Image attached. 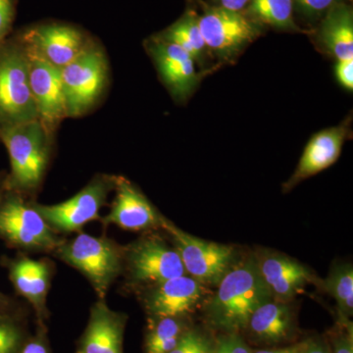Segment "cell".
I'll return each mask as SVG.
<instances>
[{"label": "cell", "mask_w": 353, "mask_h": 353, "mask_svg": "<svg viewBox=\"0 0 353 353\" xmlns=\"http://www.w3.org/2000/svg\"><path fill=\"white\" fill-rule=\"evenodd\" d=\"M324 290L336 299L341 316L353 314V269L350 264L334 266L322 282Z\"/></svg>", "instance_id": "24"}, {"label": "cell", "mask_w": 353, "mask_h": 353, "mask_svg": "<svg viewBox=\"0 0 353 353\" xmlns=\"http://www.w3.org/2000/svg\"><path fill=\"white\" fill-rule=\"evenodd\" d=\"M67 118L82 117L101 101L109 83L108 58L94 41L61 69Z\"/></svg>", "instance_id": "5"}, {"label": "cell", "mask_w": 353, "mask_h": 353, "mask_svg": "<svg viewBox=\"0 0 353 353\" xmlns=\"http://www.w3.org/2000/svg\"><path fill=\"white\" fill-rule=\"evenodd\" d=\"M199 333L196 331H187L181 341H179L176 347L174 348L172 352L169 353H190L192 348H194V343H196Z\"/></svg>", "instance_id": "32"}, {"label": "cell", "mask_w": 353, "mask_h": 353, "mask_svg": "<svg viewBox=\"0 0 353 353\" xmlns=\"http://www.w3.org/2000/svg\"><path fill=\"white\" fill-rule=\"evenodd\" d=\"M206 48L223 60H231L260 34L259 23L243 12L208 7L199 17Z\"/></svg>", "instance_id": "9"}, {"label": "cell", "mask_w": 353, "mask_h": 353, "mask_svg": "<svg viewBox=\"0 0 353 353\" xmlns=\"http://www.w3.org/2000/svg\"><path fill=\"white\" fill-rule=\"evenodd\" d=\"M24 48L29 63L30 88L39 119L55 134L62 121L67 118L61 70L48 63L25 46Z\"/></svg>", "instance_id": "12"}, {"label": "cell", "mask_w": 353, "mask_h": 353, "mask_svg": "<svg viewBox=\"0 0 353 353\" xmlns=\"http://www.w3.org/2000/svg\"><path fill=\"white\" fill-rule=\"evenodd\" d=\"M292 0H250L245 14L255 22L285 31L303 32L294 22Z\"/></svg>", "instance_id": "23"}, {"label": "cell", "mask_w": 353, "mask_h": 353, "mask_svg": "<svg viewBox=\"0 0 353 353\" xmlns=\"http://www.w3.org/2000/svg\"><path fill=\"white\" fill-rule=\"evenodd\" d=\"M303 353H330L328 345L321 341L308 340Z\"/></svg>", "instance_id": "36"}, {"label": "cell", "mask_w": 353, "mask_h": 353, "mask_svg": "<svg viewBox=\"0 0 353 353\" xmlns=\"http://www.w3.org/2000/svg\"><path fill=\"white\" fill-rule=\"evenodd\" d=\"M116 179L117 176L97 174L68 201L53 205H44L34 201L32 204L55 233H80L85 224L99 219L102 206L115 189Z\"/></svg>", "instance_id": "7"}, {"label": "cell", "mask_w": 353, "mask_h": 353, "mask_svg": "<svg viewBox=\"0 0 353 353\" xmlns=\"http://www.w3.org/2000/svg\"><path fill=\"white\" fill-rule=\"evenodd\" d=\"M0 141L10 161L6 190L23 196H34L41 189L50 166L54 132L37 119L1 130Z\"/></svg>", "instance_id": "1"}, {"label": "cell", "mask_w": 353, "mask_h": 353, "mask_svg": "<svg viewBox=\"0 0 353 353\" xmlns=\"http://www.w3.org/2000/svg\"><path fill=\"white\" fill-rule=\"evenodd\" d=\"M255 261L272 297L277 301H288L306 285L316 282L314 275L306 267L285 255L261 253Z\"/></svg>", "instance_id": "16"}, {"label": "cell", "mask_w": 353, "mask_h": 353, "mask_svg": "<svg viewBox=\"0 0 353 353\" xmlns=\"http://www.w3.org/2000/svg\"><path fill=\"white\" fill-rule=\"evenodd\" d=\"M22 343V329L13 313H0V353H18Z\"/></svg>", "instance_id": "26"}, {"label": "cell", "mask_w": 353, "mask_h": 353, "mask_svg": "<svg viewBox=\"0 0 353 353\" xmlns=\"http://www.w3.org/2000/svg\"><path fill=\"white\" fill-rule=\"evenodd\" d=\"M213 353H252L238 333H228L218 341Z\"/></svg>", "instance_id": "29"}, {"label": "cell", "mask_w": 353, "mask_h": 353, "mask_svg": "<svg viewBox=\"0 0 353 353\" xmlns=\"http://www.w3.org/2000/svg\"><path fill=\"white\" fill-rule=\"evenodd\" d=\"M185 330L181 318H158V322L146 338V352L148 353H169L181 341Z\"/></svg>", "instance_id": "25"}, {"label": "cell", "mask_w": 353, "mask_h": 353, "mask_svg": "<svg viewBox=\"0 0 353 353\" xmlns=\"http://www.w3.org/2000/svg\"><path fill=\"white\" fill-rule=\"evenodd\" d=\"M297 9L307 18L322 17L341 0H292Z\"/></svg>", "instance_id": "28"}, {"label": "cell", "mask_w": 353, "mask_h": 353, "mask_svg": "<svg viewBox=\"0 0 353 353\" xmlns=\"http://www.w3.org/2000/svg\"><path fill=\"white\" fill-rule=\"evenodd\" d=\"M272 299L256 261L248 259L232 267L221 280L206 314L213 326L228 333H238L248 327L255 309Z\"/></svg>", "instance_id": "2"}, {"label": "cell", "mask_w": 353, "mask_h": 353, "mask_svg": "<svg viewBox=\"0 0 353 353\" xmlns=\"http://www.w3.org/2000/svg\"><path fill=\"white\" fill-rule=\"evenodd\" d=\"M145 46L160 80L172 97L178 101H185L199 80L194 58L180 46L163 41L157 34L148 39Z\"/></svg>", "instance_id": "13"}, {"label": "cell", "mask_w": 353, "mask_h": 353, "mask_svg": "<svg viewBox=\"0 0 353 353\" xmlns=\"http://www.w3.org/2000/svg\"><path fill=\"white\" fill-rule=\"evenodd\" d=\"M15 303L10 296L0 292V313H13Z\"/></svg>", "instance_id": "38"}, {"label": "cell", "mask_w": 353, "mask_h": 353, "mask_svg": "<svg viewBox=\"0 0 353 353\" xmlns=\"http://www.w3.org/2000/svg\"><path fill=\"white\" fill-rule=\"evenodd\" d=\"M213 352H214V348L212 347L208 339L199 334L190 353H213Z\"/></svg>", "instance_id": "35"}, {"label": "cell", "mask_w": 353, "mask_h": 353, "mask_svg": "<svg viewBox=\"0 0 353 353\" xmlns=\"http://www.w3.org/2000/svg\"><path fill=\"white\" fill-rule=\"evenodd\" d=\"M336 80L348 90L353 88V59L340 60L334 68Z\"/></svg>", "instance_id": "31"}, {"label": "cell", "mask_w": 353, "mask_h": 353, "mask_svg": "<svg viewBox=\"0 0 353 353\" xmlns=\"http://www.w3.org/2000/svg\"><path fill=\"white\" fill-rule=\"evenodd\" d=\"M132 284L157 285L185 275L180 255L158 236H148L124 248V270Z\"/></svg>", "instance_id": "10"}, {"label": "cell", "mask_w": 353, "mask_h": 353, "mask_svg": "<svg viewBox=\"0 0 353 353\" xmlns=\"http://www.w3.org/2000/svg\"><path fill=\"white\" fill-rule=\"evenodd\" d=\"M330 353H353L352 324L341 316L340 324L330 336Z\"/></svg>", "instance_id": "27"}, {"label": "cell", "mask_w": 353, "mask_h": 353, "mask_svg": "<svg viewBox=\"0 0 353 353\" xmlns=\"http://www.w3.org/2000/svg\"><path fill=\"white\" fill-rule=\"evenodd\" d=\"M347 130L345 127H334L324 130L313 136L301 155L296 172L285 185V189L320 173L332 166L340 157Z\"/></svg>", "instance_id": "19"}, {"label": "cell", "mask_w": 353, "mask_h": 353, "mask_svg": "<svg viewBox=\"0 0 353 353\" xmlns=\"http://www.w3.org/2000/svg\"><path fill=\"white\" fill-rule=\"evenodd\" d=\"M39 119L27 52L18 37L0 44V131Z\"/></svg>", "instance_id": "4"}, {"label": "cell", "mask_w": 353, "mask_h": 353, "mask_svg": "<svg viewBox=\"0 0 353 353\" xmlns=\"http://www.w3.org/2000/svg\"><path fill=\"white\" fill-rule=\"evenodd\" d=\"M157 36L163 41L180 46L196 62L201 61L208 48L199 29V16L194 11L185 13L182 18Z\"/></svg>", "instance_id": "22"}, {"label": "cell", "mask_w": 353, "mask_h": 353, "mask_svg": "<svg viewBox=\"0 0 353 353\" xmlns=\"http://www.w3.org/2000/svg\"><path fill=\"white\" fill-rule=\"evenodd\" d=\"M246 328L263 343H281L287 340L294 330L292 308L287 301L272 299L255 309Z\"/></svg>", "instance_id": "20"}, {"label": "cell", "mask_w": 353, "mask_h": 353, "mask_svg": "<svg viewBox=\"0 0 353 353\" xmlns=\"http://www.w3.org/2000/svg\"><path fill=\"white\" fill-rule=\"evenodd\" d=\"M26 48L61 70L76 59L94 39L83 30L65 23H41L17 36Z\"/></svg>", "instance_id": "11"}, {"label": "cell", "mask_w": 353, "mask_h": 353, "mask_svg": "<svg viewBox=\"0 0 353 353\" xmlns=\"http://www.w3.org/2000/svg\"><path fill=\"white\" fill-rule=\"evenodd\" d=\"M0 240L16 250L34 252H54L63 241L32 201L10 190L0 201Z\"/></svg>", "instance_id": "6"}, {"label": "cell", "mask_w": 353, "mask_h": 353, "mask_svg": "<svg viewBox=\"0 0 353 353\" xmlns=\"http://www.w3.org/2000/svg\"><path fill=\"white\" fill-rule=\"evenodd\" d=\"M319 39L329 53L340 60L353 59V14L352 7L341 1L325 14Z\"/></svg>", "instance_id": "21"}, {"label": "cell", "mask_w": 353, "mask_h": 353, "mask_svg": "<svg viewBox=\"0 0 353 353\" xmlns=\"http://www.w3.org/2000/svg\"><path fill=\"white\" fill-rule=\"evenodd\" d=\"M203 294L201 283L183 275L152 285L143 301L146 310L154 317L181 318L197 307Z\"/></svg>", "instance_id": "15"}, {"label": "cell", "mask_w": 353, "mask_h": 353, "mask_svg": "<svg viewBox=\"0 0 353 353\" xmlns=\"http://www.w3.org/2000/svg\"><path fill=\"white\" fill-rule=\"evenodd\" d=\"M18 353H48V347L41 340L27 343Z\"/></svg>", "instance_id": "37"}, {"label": "cell", "mask_w": 353, "mask_h": 353, "mask_svg": "<svg viewBox=\"0 0 353 353\" xmlns=\"http://www.w3.org/2000/svg\"><path fill=\"white\" fill-rule=\"evenodd\" d=\"M175 243L185 273L202 285H218L232 268L234 250L232 246L199 240L162 217L161 226Z\"/></svg>", "instance_id": "8"}, {"label": "cell", "mask_w": 353, "mask_h": 353, "mask_svg": "<svg viewBox=\"0 0 353 353\" xmlns=\"http://www.w3.org/2000/svg\"><path fill=\"white\" fill-rule=\"evenodd\" d=\"M9 279L18 294L27 299L43 317L52 277V264L46 259L34 260L25 255L7 259Z\"/></svg>", "instance_id": "18"}, {"label": "cell", "mask_w": 353, "mask_h": 353, "mask_svg": "<svg viewBox=\"0 0 353 353\" xmlns=\"http://www.w3.org/2000/svg\"><path fill=\"white\" fill-rule=\"evenodd\" d=\"M115 199L110 211L102 222L115 225L127 231H146L161 226L163 216L157 212L145 194L129 180L117 176Z\"/></svg>", "instance_id": "14"}, {"label": "cell", "mask_w": 353, "mask_h": 353, "mask_svg": "<svg viewBox=\"0 0 353 353\" xmlns=\"http://www.w3.org/2000/svg\"><path fill=\"white\" fill-rule=\"evenodd\" d=\"M16 13L15 0H0V44L6 41Z\"/></svg>", "instance_id": "30"}, {"label": "cell", "mask_w": 353, "mask_h": 353, "mask_svg": "<svg viewBox=\"0 0 353 353\" xmlns=\"http://www.w3.org/2000/svg\"><path fill=\"white\" fill-rule=\"evenodd\" d=\"M6 172H0V201L6 192Z\"/></svg>", "instance_id": "39"}, {"label": "cell", "mask_w": 353, "mask_h": 353, "mask_svg": "<svg viewBox=\"0 0 353 353\" xmlns=\"http://www.w3.org/2000/svg\"><path fill=\"white\" fill-rule=\"evenodd\" d=\"M126 322V315L113 311L104 299H99L90 309L79 353H123Z\"/></svg>", "instance_id": "17"}, {"label": "cell", "mask_w": 353, "mask_h": 353, "mask_svg": "<svg viewBox=\"0 0 353 353\" xmlns=\"http://www.w3.org/2000/svg\"><path fill=\"white\" fill-rule=\"evenodd\" d=\"M53 253L81 272L99 299H104L110 285L124 270V248L106 236L79 233L72 240L62 241Z\"/></svg>", "instance_id": "3"}, {"label": "cell", "mask_w": 353, "mask_h": 353, "mask_svg": "<svg viewBox=\"0 0 353 353\" xmlns=\"http://www.w3.org/2000/svg\"><path fill=\"white\" fill-rule=\"evenodd\" d=\"M307 341H301L296 345H290V347L276 348V350H262L252 353H303L305 350Z\"/></svg>", "instance_id": "34"}, {"label": "cell", "mask_w": 353, "mask_h": 353, "mask_svg": "<svg viewBox=\"0 0 353 353\" xmlns=\"http://www.w3.org/2000/svg\"><path fill=\"white\" fill-rule=\"evenodd\" d=\"M217 7L234 11V12H243L250 4V0H212Z\"/></svg>", "instance_id": "33"}]
</instances>
